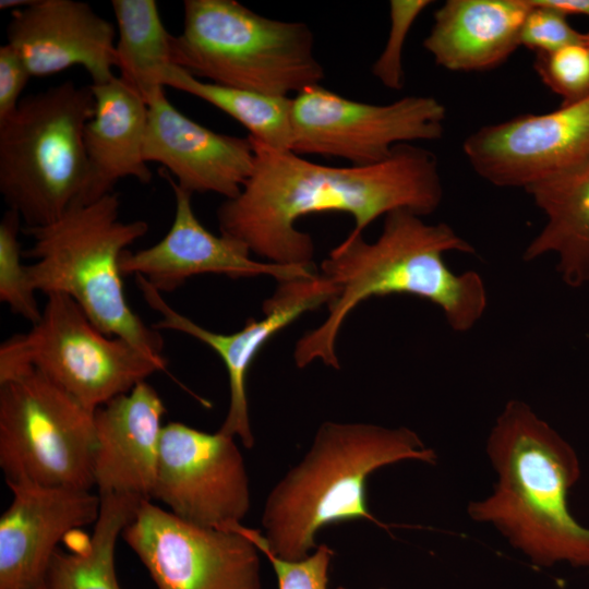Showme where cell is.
Listing matches in <instances>:
<instances>
[{
    "label": "cell",
    "mask_w": 589,
    "mask_h": 589,
    "mask_svg": "<svg viewBox=\"0 0 589 589\" xmlns=\"http://www.w3.org/2000/svg\"><path fill=\"white\" fill-rule=\"evenodd\" d=\"M249 139L252 173L235 199L220 204L217 220L221 235L267 262L314 266L313 239L296 228L306 215L349 214L354 221L349 236H358L381 216L406 209L423 217L443 200L435 155L412 143L395 146L386 160L373 166L334 167Z\"/></svg>",
    "instance_id": "obj_1"
},
{
    "label": "cell",
    "mask_w": 589,
    "mask_h": 589,
    "mask_svg": "<svg viewBox=\"0 0 589 589\" xmlns=\"http://www.w3.org/2000/svg\"><path fill=\"white\" fill-rule=\"evenodd\" d=\"M476 253V249L445 223L428 224L412 212L385 216L381 235L368 242L347 236L321 264L320 274L339 288L325 321L296 344L298 368L315 360L339 369L336 341L350 312L373 297L409 294L435 304L450 328L470 330L483 316L488 293L479 273H454L444 254Z\"/></svg>",
    "instance_id": "obj_2"
},
{
    "label": "cell",
    "mask_w": 589,
    "mask_h": 589,
    "mask_svg": "<svg viewBox=\"0 0 589 589\" xmlns=\"http://www.w3.org/2000/svg\"><path fill=\"white\" fill-rule=\"evenodd\" d=\"M491 493L471 501V520L494 528L534 565L589 567V527L569 509L580 478L574 447L527 402L508 400L489 433Z\"/></svg>",
    "instance_id": "obj_3"
},
{
    "label": "cell",
    "mask_w": 589,
    "mask_h": 589,
    "mask_svg": "<svg viewBox=\"0 0 589 589\" xmlns=\"http://www.w3.org/2000/svg\"><path fill=\"white\" fill-rule=\"evenodd\" d=\"M407 460L435 465L437 454L406 426L326 421L301 461L269 491L263 531L242 524L226 529L243 533L261 552L303 560L317 548L315 536L327 525L365 519L386 527L368 508L366 481L377 469Z\"/></svg>",
    "instance_id": "obj_4"
},
{
    "label": "cell",
    "mask_w": 589,
    "mask_h": 589,
    "mask_svg": "<svg viewBox=\"0 0 589 589\" xmlns=\"http://www.w3.org/2000/svg\"><path fill=\"white\" fill-rule=\"evenodd\" d=\"M120 199L112 192L92 203L71 206L58 220L23 227L33 245L23 256L35 291L72 298L106 335L123 338L158 359L164 339L130 306L120 260L127 248L148 231L145 220L120 218Z\"/></svg>",
    "instance_id": "obj_5"
},
{
    "label": "cell",
    "mask_w": 589,
    "mask_h": 589,
    "mask_svg": "<svg viewBox=\"0 0 589 589\" xmlns=\"http://www.w3.org/2000/svg\"><path fill=\"white\" fill-rule=\"evenodd\" d=\"M183 9L172 62L200 80L289 97L325 77L305 23L269 19L236 0H185Z\"/></svg>",
    "instance_id": "obj_6"
},
{
    "label": "cell",
    "mask_w": 589,
    "mask_h": 589,
    "mask_svg": "<svg viewBox=\"0 0 589 589\" xmlns=\"http://www.w3.org/2000/svg\"><path fill=\"white\" fill-rule=\"evenodd\" d=\"M95 112L89 86L65 81L21 99L0 122V192L24 227L58 220L86 182L84 129Z\"/></svg>",
    "instance_id": "obj_7"
},
{
    "label": "cell",
    "mask_w": 589,
    "mask_h": 589,
    "mask_svg": "<svg viewBox=\"0 0 589 589\" xmlns=\"http://www.w3.org/2000/svg\"><path fill=\"white\" fill-rule=\"evenodd\" d=\"M36 369L95 412L152 374L165 371L130 341L103 333L69 296H47L40 318L29 330L0 347V382Z\"/></svg>",
    "instance_id": "obj_8"
},
{
    "label": "cell",
    "mask_w": 589,
    "mask_h": 589,
    "mask_svg": "<svg viewBox=\"0 0 589 589\" xmlns=\"http://www.w3.org/2000/svg\"><path fill=\"white\" fill-rule=\"evenodd\" d=\"M94 412L40 371L0 382V467L7 483L92 490Z\"/></svg>",
    "instance_id": "obj_9"
},
{
    "label": "cell",
    "mask_w": 589,
    "mask_h": 589,
    "mask_svg": "<svg viewBox=\"0 0 589 589\" xmlns=\"http://www.w3.org/2000/svg\"><path fill=\"white\" fill-rule=\"evenodd\" d=\"M447 111L431 96H405L374 105L342 97L322 85L292 98L291 152L339 157L354 167L386 160L395 146L443 137Z\"/></svg>",
    "instance_id": "obj_10"
},
{
    "label": "cell",
    "mask_w": 589,
    "mask_h": 589,
    "mask_svg": "<svg viewBox=\"0 0 589 589\" xmlns=\"http://www.w3.org/2000/svg\"><path fill=\"white\" fill-rule=\"evenodd\" d=\"M121 537L158 589H261L262 552L235 529L194 525L143 500Z\"/></svg>",
    "instance_id": "obj_11"
},
{
    "label": "cell",
    "mask_w": 589,
    "mask_h": 589,
    "mask_svg": "<svg viewBox=\"0 0 589 589\" xmlns=\"http://www.w3.org/2000/svg\"><path fill=\"white\" fill-rule=\"evenodd\" d=\"M236 437L181 422L164 425L151 501L194 525L225 529L251 507L250 480Z\"/></svg>",
    "instance_id": "obj_12"
},
{
    "label": "cell",
    "mask_w": 589,
    "mask_h": 589,
    "mask_svg": "<svg viewBox=\"0 0 589 589\" xmlns=\"http://www.w3.org/2000/svg\"><path fill=\"white\" fill-rule=\"evenodd\" d=\"M135 281L146 303L160 315V320L153 325L155 329L190 335L207 345L221 359L229 380V407L219 431L239 437L245 448L254 445L245 390L247 374L254 358L274 335L302 314L328 304L339 291L320 273L278 281L274 293L263 303V318L250 317L241 329L220 334L177 312L144 277L135 276Z\"/></svg>",
    "instance_id": "obj_13"
},
{
    "label": "cell",
    "mask_w": 589,
    "mask_h": 589,
    "mask_svg": "<svg viewBox=\"0 0 589 589\" xmlns=\"http://www.w3.org/2000/svg\"><path fill=\"white\" fill-rule=\"evenodd\" d=\"M462 152L486 182L526 191L589 157V96L481 127L465 139Z\"/></svg>",
    "instance_id": "obj_14"
},
{
    "label": "cell",
    "mask_w": 589,
    "mask_h": 589,
    "mask_svg": "<svg viewBox=\"0 0 589 589\" xmlns=\"http://www.w3.org/2000/svg\"><path fill=\"white\" fill-rule=\"evenodd\" d=\"M172 189L176 211L163 239L136 252L125 251L120 260L123 276L144 277L160 293L172 292L188 279L203 274L225 275L232 279L268 275L277 281L309 277L314 266L281 265L250 257L242 242L225 235L216 236L194 214L192 194L181 189L170 175L161 172Z\"/></svg>",
    "instance_id": "obj_15"
},
{
    "label": "cell",
    "mask_w": 589,
    "mask_h": 589,
    "mask_svg": "<svg viewBox=\"0 0 589 589\" xmlns=\"http://www.w3.org/2000/svg\"><path fill=\"white\" fill-rule=\"evenodd\" d=\"M7 484L12 501L0 518V589H36L58 543L95 524L100 496L85 489Z\"/></svg>",
    "instance_id": "obj_16"
},
{
    "label": "cell",
    "mask_w": 589,
    "mask_h": 589,
    "mask_svg": "<svg viewBox=\"0 0 589 589\" xmlns=\"http://www.w3.org/2000/svg\"><path fill=\"white\" fill-rule=\"evenodd\" d=\"M117 31L88 3L76 0H34L11 12L7 44L20 56L31 76L44 77L82 67L92 84L116 75Z\"/></svg>",
    "instance_id": "obj_17"
},
{
    "label": "cell",
    "mask_w": 589,
    "mask_h": 589,
    "mask_svg": "<svg viewBox=\"0 0 589 589\" xmlns=\"http://www.w3.org/2000/svg\"><path fill=\"white\" fill-rule=\"evenodd\" d=\"M147 106V164L163 165L191 194L211 192L230 200L241 192L254 166L249 136L218 133L193 121L168 100L165 92Z\"/></svg>",
    "instance_id": "obj_18"
},
{
    "label": "cell",
    "mask_w": 589,
    "mask_h": 589,
    "mask_svg": "<svg viewBox=\"0 0 589 589\" xmlns=\"http://www.w3.org/2000/svg\"><path fill=\"white\" fill-rule=\"evenodd\" d=\"M166 406L146 381L94 412V486L98 495L151 500L156 481Z\"/></svg>",
    "instance_id": "obj_19"
},
{
    "label": "cell",
    "mask_w": 589,
    "mask_h": 589,
    "mask_svg": "<svg viewBox=\"0 0 589 589\" xmlns=\"http://www.w3.org/2000/svg\"><path fill=\"white\" fill-rule=\"evenodd\" d=\"M91 87L95 112L83 135L87 176L75 203L81 205L112 193L121 179L145 184L153 177L144 158L148 106L143 97L119 76Z\"/></svg>",
    "instance_id": "obj_20"
},
{
    "label": "cell",
    "mask_w": 589,
    "mask_h": 589,
    "mask_svg": "<svg viewBox=\"0 0 589 589\" xmlns=\"http://www.w3.org/2000/svg\"><path fill=\"white\" fill-rule=\"evenodd\" d=\"M530 8L527 0H447L434 12L423 47L447 71L493 70L520 46Z\"/></svg>",
    "instance_id": "obj_21"
},
{
    "label": "cell",
    "mask_w": 589,
    "mask_h": 589,
    "mask_svg": "<svg viewBox=\"0 0 589 589\" xmlns=\"http://www.w3.org/2000/svg\"><path fill=\"white\" fill-rule=\"evenodd\" d=\"M526 192L545 221L522 259L531 262L553 254L566 285L578 288L589 283V157Z\"/></svg>",
    "instance_id": "obj_22"
},
{
    "label": "cell",
    "mask_w": 589,
    "mask_h": 589,
    "mask_svg": "<svg viewBox=\"0 0 589 589\" xmlns=\"http://www.w3.org/2000/svg\"><path fill=\"white\" fill-rule=\"evenodd\" d=\"M142 501L129 494L101 495L92 534L81 529L70 532L63 540L68 551L58 548L36 589H121L116 545Z\"/></svg>",
    "instance_id": "obj_23"
},
{
    "label": "cell",
    "mask_w": 589,
    "mask_h": 589,
    "mask_svg": "<svg viewBox=\"0 0 589 589\" xmlns=\"http://www.w3.org/2000/svg\"><path fill=\"white\" fill-rule=\"evenodd\" d=\"M117 22L115 60L120 75L148 105L165 92L172 62L170 35L155 0H112Z\"/></svg>",
    "instance_id": "obj_24"
},
{
    "label": "cell",
    "mask_w": 589,
    "mask_h": 589,
    "mask_svg": "<svg viewBox=\"0 0 589 589\" xmlns=\"http://www.w3.org/2000/svg\"><path fill=\"white\" fill-rule=\"evenodd\" d=\"M164 86L211 104L243 125L253 140L274 149L291 151L292 98L269 96L202 81L175 64L167 71Z\"/></svg>",
    "instance_id": "obj_25"
},
{
    "label": "cell",
    "mask_w": 589,
    "mask_h": 589,
    "mask_svg": "<svg viewBox=\"0 0 589 589\" xmlns=\"http://www.w3.org/2000/svg\"><path fill=\"white\" fill-rule=\"evenodd\" d=\"M20 215L12 209L0 221V301L11 312L35 324L41 316L29 279L27 265L23 264V250L19 232L23 231Z\"/></svg>",
    "instance_id": "obj_26"
},
{
    "label": "cell",
    "mask_w": 589,
    "mask_h": 589,
    "mask_svg": "<svg viewBox=\"0 0 589 589\" xmlns=\"http://www.w3.org/2000/svg\"><path fill=\"white\" fill-rule=\"evenodd\" d=\"M533 69L541 82L562 98L563 105L589 96V45L586 39L551 52L536 53Z\"/></svg>",
    "instance_id": "obj_27"
},
{
    "label": "cell",
    "mask_w": 589,
    "mask_h": 589,
    "mask_svg": "<svg viewBox=\"0 0 589 589\" xmlns=\"http://www.w3.org/2000/svg\"><path fill=\"white\" fill-rule=\"evenodd\" d=\"M430 0H390L389 29L385 47L372 64V74L385 87L399 91L405 84L402 50L406 38Z\"/></svg>",
    "instance_id": "obj_28"
},
{
    "label": "cell",
    "mask_w": 589,
    "mask_h": 589,
    "mask_svg": "<svg viewBox=\"0 0 589 589\" xmlns=\"http://www.w3.org/2000/svg\"><path fill=\"white\" fill-rule=\"evenodd\" d=\"M530 4L520 33V46L534 51L551 52L570 44L581 43L586 34L575 29L566 15L553 9Z\"/></svg>",
    "instance_id": "obj_29"
},
{
    "label": "cell",
    "mask_w": 589,
    "mask_h": 589,
    "mask_svg": "<svg viewBox=\"0 0 589 589\" xmlns=\"http://www.w3.org/2000/svg\"><path fill=\"white\" fill-rule=\"evenodd\" d=\"M271 562L279 589H327L328 570L334 551L326 544L317 548L305 558L286 561L268 551H262Z\"/></svg>",
    "instance_id": "obj_30"
},
{
    "label": "cell",
    "mask_w": 589,
    "mask_h": 589,
    "mask_svg": "<svg viewBox=\"0 0 589 589\" xmlns=\"http://www.w3.org/2000/svg\"><path fill=\"white\" fill-rule=\"evenodd\" d=\"M31 74L20 56L8 45L0 47V122L16 110Z\"/></svg>",
    "instance_id": "obj_31"
},
{
    "label": "cell",
    "mask_w": 589,
    "mask_h": 589,
    "mask_svg": "<svg viewBox=\"0 0 589 589\" xmlns=\"http://www.w3.org/2000/svg\"><path fill=\"white\" fill-rule=\"evenodd\" d=\"M536 4L543 5L566 15H582L589 17V0H532Z\"/></svg>",
    "instance_id": "obj_32"
},
{
    "label": "cell",
    "mask_w": 589,
    "mask_h": 589,
    "mask_svg": "<svg viewBox=\"0 0 589 589\" xmlns=\"http://www.w3.org/2000/svg\"><path fill=\"white\" fill-rule=\"evenodd\" d=\"M33 1L34 0H1L0 9H13V11H15L31 5Z\"/></svg>",
    "instance_id": "obj_33"
},
{
    "label": "cell",
    "mask_w": 589,
    "mask_h": 589,
    "mask_svg": "<svg viewBox=\"0 0 589 589\" xmlns=\"http://www.w3.org/2000/svg\"><path fill=\"white\" fill-rule=\"evenodd\" d=\"M586 40H587V44L589 45V32L586 33Z\"/></svg>",
    "instance_id": "obj_34"
},
{
    "label": "cell",
    "mask_w": 589,
    "mask_h": 589,
    "mask_svg": "<svg viewBox=\"0 0 589 589\" xmlns=\"http://www.w3.org/2000/svg\"><path fill=\"white\" fill-rule=\"evenodd\" d=\"M336 589H347V588L340 586V587H338V588H336Z\"/></svg>",
    "instance_id": "obj_35"
}]
</instances>
